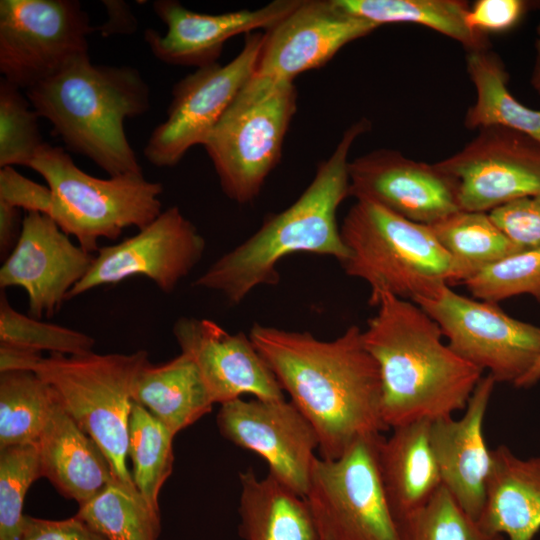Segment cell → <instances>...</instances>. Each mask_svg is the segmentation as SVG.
I'll list each match as a JSON object with an SVG mask.
<instances>
[{
    "label": "cell",
    "instance_id": "1",
    "mask_svg": "<svg viewBox=\"0 0 540 540\" xmlns=\"http://www.w3.org/2000/svg\"><path fill=\"white\" fill-rule=\"evenodd\" d=\"M361 329L324 341L309 332L254 324L249 337L282 390L313 426L319 455L340 457L361 437L388 430L381 379Z\"/></svg>",
    "mask_w": 540,
    "mask_h": 540
},
{
    "label": "cell",
    "instance_id": "2",
    "mask_svg": "<svg viewBox=\"0 0 540 540\" xmlns=\"http://www.w3.org/2000/svg\"><path fill=\"white\" fill-rule=\"evenodd\" d=\"M362 332L381 379L388 429L464 410L483 370L442 341L439 325L416 303L382 293Z\"/></svg>",
    "mask_w": 540,
    "mask_h": 540
},
{
    "label": "cell",
    "instance_id": "3",
    "mask_svg": "<svg viewBox=\"0 0 540 540\" xmlns=\"http://www.w3.org/2000/svg\"><path fill=\"white\" fill-rule=\"evenodd\" d=\"M369 128L366 118L350 125L333 153L318 165L314 178L298 199L218 258L194 285L218 292L236 305L257 287L278 284L277 266L287 256L326 255L344 263L349 252L341 237L337 210L349 196L350 150Z\"/></svg>",
    "mask_w": 540,
    "mask_h": 540
},
{
    "label": "cell",
    "instance_id": "4",
    "mask_svg": "<svg viewBox=\"0 0 540 540\" xmlns=\"http://www.w3.org/2000/svg\"><path fill=\"white\" fill-rule=\"evenodd\" d=\"M26 96L68 150L110 177L142 174L124 129L127 118L150 109V89L137 69L93 64L85 54L27 89Z\"/></svg>",
    "mask_w": 540,
    "mask_h": 540
},
{
    "label": "cell",
    "instance_id": "5",
    "mask_svg": "<svg viewBox=\"0 0 540 540\" xmlns=\"http://www.w3.org/2000/svg\"><path fill=\"white\" fill-rule=\"evenodd\" d=\"M340 232L349 252L341 265L349 276L369 284L371 306L382 293L413 302L452 284V260L428 225L378 204L356 201Z\"/></svg>",
    "mask_w": 540,
    "mask_h": 540
},
{
    "label": "cell",
    "instance_id": "6",
    "mask_svg": "<svg viewBox=\"0 0 540 540\" xmlns=\"http://www.w3.org/2000/svg\"><path fill=\"white\" fill-rule=\"evenodd\" d=\"M148 353L63 355L43 357L34 372L54 389L75 423L104 452L114 480L137 489L127 467L129 419L136 375Z\"/></svg>",
    "mask_w": 540,
    "mask_h": 540
},
{
    "label": "cell",
    "instance_id": "7",
    "mask_svg": "<svg viewBox=\"0 0 540 540\" xmlns=\"http://www.w3.org/2000/svg\"><path fill=\"white\" fill-rule=\"evenodd\" d=\"M29 167L52 191L50 218L89 253L98 251L99 239L115 240L132 226L140 230L162 212L163 187L143 174L97 178L81 170L63 148L46 142Z\"/></svg>",
    "mask_w": 540,
    "mask_h": 540
},
{
    "label": "cell",
    "instance_id": "8",
    "mask_svg": "<svg viewBox=\"0 0 540 540\" xmlns=\"http://www.w3.org/2000/svg\"><path fill=\"white\" fill-rule=\"evenodd\" d=\"M296 109L294 82L252 75L240 90L204 145L228 198L246 204L259 195Z\"/></svg>",
    "mask_w": 540,
    "mask_h": 540
},
{
    "label": "cell",
    "instance_id": "9",
    "mask_svg": "<svg viewBox=\"0 0 540 540\" xmlns=\"http://www.w3.org/2000/svg\"><path fill=\"white\" fill-rule=\"evenodd\" d=\"M382 439L367 435L336 459L315 458L304 499L320 540H398L379 466Z\"/></svg>",
    "mask_w": 540,
    "mask_h": 540
},
{
    "label": "cell",
    "instance_id": "10",
    "mask_svg": "<svg viewBox=\"0 0 540 540\" xmlns=\"http://www.w3.org/2000/svg\"><path fill=\"white\" fill-rule=\"evenodd\" d=\"M93 31L76 0H1L2 78L26 90L49 79L88 54Z\"/></svg>",
    "mask_w": 540,
    "mask_h": 540
},
{
    "label": "cell",
    "instance_id": "11",
    "mask_svg": "<svg viewBox=\"0 0 540 540\" xmlns=\"http://www.w3.org/2000/svg\"><path fill=\"white\" fill-rule=\"evenodd\" d=\"M440 327L448 346L498 382L515 384L540 357V327L516 320L496 303L475 301L448 284L413 301Z\"/></svg>",
    "mask_w": 540,
    "mask_h": 540
},
{
    "label": "cell",
    "instance_id": "12",
    "mask_svg": "<svg viewBox=\"0 0 540 540\" xmlns=\"http://www.w3.org/2000/svg\"><path fill=\"white\" fill-rule=\"evenodd\" d=\"M245 36L241 51L229 63L198 68L174 85L167 118L153 130L144 148L152 165L173 167L190 148L205 145L254 73L265 35Z\"/></svg>",
    "mask_w": 540,
    "mask_h": 540
},
{
    "label": "cell",
    "instance_id": "13",
    "mask_svg": "<svg viewBox=\"0 0 540 540\" xmlns=\"http://www.w3.org/2000/svg\"><path fill=\"white\" fill-rule=\"evenodd\" d=\"M435 165L455 181L463 211L490 212L540 194V143L513 129H479L461 150Z\"/></svg>",
    "mask_w": 540,
    "mask_h": 540
},
{
    "label": "cell",
    "instance_id": "14",
    "mask_svg": "<svg viewBox=\"0 0 540 540\" xmlns=\"http://www.w3.org/2000/svg\"><path fill=\"white\" fill-rule=\"evenodd\" d=\"M205 248L206 241L195 225L178 207H170L135 235L100 247L67 300L133 276H144L169 294L200 262Z\"/></svg>",
    "mask_w": 540,
    "mask_h": 540
},
{
    "label": "cell",
    "instance_id": "15",
    "mask_svg": "<svg viewBox=\"0 0 540 540\" xmlns=\"http://www.w3.org/2000/svg\"><path fill=\"white\" fill-rule=\"evenodd\" d=\"M217 426L224 438L262 457L268 473L304 497L319 440L290 400L228 401L221 404Z\"/></svg>",
    "mask_w": 540,
    "mask_h": 540
},
{
    "label": "cell",
    "instance_id": "16",
    "mask_svg": "<svg viewBox=\"0 0 540 540\" xmlns=\"http://www.w3.org/2000/svg\"><path fill=\"white\" fill-rule=\"evenodd\" d=\"M94 257L75 245L52 218L27 212L19 239L0 268V287H21L29 315L51 318L88 272Z\"/></svg>",
    "mask_w": 540,
    "mask_h": 540
},
{
    "label": "cell",
    "instance_id": "17",
    "mask_svg": "<svg viewBox=\"0 0 540 540\" xmlns=\"http://www.w3.org/2000/svg\"><path fill=\"white\" fill-rule=\"evenodd\" d=\"M378 27L344 12L335 0H300L264 33L253 75L294 82L299 74L324 66L344 46Z\"/></svg>",
    "mask_w": 540,
    "mask_h": 540
},
{
    "label": "cell",
    "instance_id": "18",
    "mask_svg": "<svg viewBox=\"0 0 540 540\" xmlns=\"http://www.w3.org/2000/svg\"><path fill=\"white\" fill-rule=\"evenodd\" d=\"M349 196L431 225L460 211L455 181L436 165L377 149L348 164Z\"/></svg>",
    "mask_w": 540,
    "mask_h": 540
},
{
    "label": "cell",
    "instance_id": "19",
    "mask_svg": "<svg viewBox=\"0 0 540 540\" xmlns=\"http://www.w3.org/2000/svg\"><path fill=\"white\" fill-rule=\"evenodd\" d=\"M172 331L181 352L197 364L215 404L242 395L265 400L285 398L249 335L232 334L212 320L194 317L178 318Z\"/></svg>",
    "mask_w": 540,
    "mask_h": 540
},
{
    "label": "cell",
    "instance_id": "20",
    "mask_svg": "<svg viewBox=\"0 0 540 540\" xmlns=\"http://www.w3.org/2000/svg\"><path fill=\"white\" fill-rule=\"evenodd\" d=\"M300 0H275L255 10L207 14L186 9L175 0L153 3L155 14L167 26L160 34L148 28L144 39L153 55L171 65L205 67L217 63L224 44L239 34L268 30L288 15Z\"/></svg>",
    "mask_w": 540,
    "mask_h": 540
},
{
    "label": "cell",
    "instance_id": "21",
    "mask_svg": "<svg viewBox=\"0 0 540 540\" xmlns=\"http://www.w3.org/2000/svg\"><path fill=\"white\" fill-rule=\"evenodd\" d=\"M495 384L490 374L483 376L461 418L446 416L430 422V442L442 486L476 521L484 508L491 466L483 422Z\"/></svg>",
    "mask_w": 540,
    "mask_h": 540
},
{
    "label": "cell",
    "instance_id": "22",
    "mask_svg": "<svg viewBox=\"0 0 540 540\" xmlns=\"http://www.w3.org/2000/svg\"><path fill=\"white\" fill-rule=\"evenodd\" d=\"M42 476L79 506L114 480L110 464L99 445L58 403L38 441Z\"/></svg>",
    "mask_w": 540,
    "mask_h": 540
},
{
    "label": "cell",
    "instance_id": "23",
    "mask_svg": "<svg viewBox=\"0 0 540 540\" xmlns=\"http://www.w3.org/2000/svg\"><path fill=\"white\" fill-rule=\"evenodd\" d=\"M477 522L509 540L533 539L540 530V456L524 460L505 445L491 449L486 499Z\"/></svg>",
    "mask_w": 540,
    "mask_h": 540
},
{
    "label": "cell",
    "instance_id": "24",
    "mask_svg": "<svg viewBox=\"0 0 540 540\" xmlns=\"http://www.w3.org/2000/svg\"><path fill=\"white\" fill-rule=\"evenodd\" d=\"M429 420L392 428L379 448V466L395 523L427 505L442 487Z\"/></svg>",
    "mask_w": 540,
    "mask_h": 540
},
{
    "label": "cell",
    "instance_id": "25",
    "mask_svg": "<svg viewBox=\"0 0 540 540\" xmlns=\"http://www.w3.org/2000/svg\"><path fill=\"white\" fill-rule=\"evenodd\" d=\"M132 398L175 435L209 413L215 404L197 364L183 352L160 365L147 361L136 375Z\"/></svg>",
    "mask_w": 540,
    "mask_h": 540
},
{
    "label": "cell",
    "instance_id": "26",
    "mask_svg": "<svg viewBox=\"0 0 540 540\" xmlns=\"http://www.w3.org/2000/svg\"><path fill=\"white\" fill-rule=\"evenodd\" d=\"M239 532L245 540H320L304 497L270 473L239 474Z\"/></svg>",
    "mask_w": 540,
    "mask_h": 540
},
{
    "label": "cell",
    "instance_id": "27",
    "mask_svg": "<svg viewBox=\"0 0 540 540\" xmlns=\"http://www.w3.org/2000/svg\"><path fill=\"white\" fill-rule=\"evenodd\" d=\"M466 69L475 88V101L464 117L468 129L504 127L540 143V110L523 105L508 89L509 74L502 59L489 48L468 51Z\"/></svg>",
    "mask_w": 540,
    "mask_h": 540
},
{
    "label": "cell",
    "instance_id": "28",
    "mask_svg": "<svg viewBox=\"0 0 540 540\" xmlns=\"http://www.w3.org/2000/svg\"><path fill=\"white\" fill-rule=\"evenodd\" d=\"M344 12L371 21L413 23L457 41L468 51L490 47L488 36L469 27L470 9L462 0H335Z\"/></svg>",
    "mask_w": 540,
    "mask_h": 540
},
{
    "label": "cell",
    "instance_id": "29",
    "mask_svg": "<svg viewBox=\"0 0 540 540\" xmlns=\"http://www.w3.org/2000/svg\"><path fill=\"white\" fill-rule=\"evenodd\" d=\"M428 226L452 260V284L464 283L491 264L524 250L487 212L460 210Z\"/></svg>",
    "mask_w": 540,
    "mask_h": 540
},
{
    "label": "cell",
    "instance_id": "30",
    "mask_svg": "<svg viewBox=\"0 0 540 540\" xmlns=\"http://www.w3.org/2000/svg\"><path fill=\"white\" fill-rule=\"evenodd\" d=\"M57 395L34 371L0 373V448L37 443Z\"/></svg>",
    "mask_w": 540,
    "mask_h": 540
},
{
    "label": "cell",
    "instance_id": "31",
    "mask_svg": "<svg viewBox=\"0 0 540 540\" xmlns=\"http://www.w3.org/2000/svg\"><path fill=\"white\" fill-rule=\"evenodd\" d=\"M106 540H158L159 509L116 480L79 506L75 515Z\"/></svg>",
    "mask_w": 540,
    "mask_h": 540
},
{
    "label": "cell",
    "instance_id": "32",
    "mask_svg": "<svg viewBox=\"0 0 540 540\" xmlns=\"http://www.w3.org/2000/svg\"><path fill=\"white\" fill-rule=\"evenodd\" d=\"M175 434L142 405L133 401L129 419L128 456L140 494L159 509V492L173 470Z\"/></svg>",
    "mask_w": 540,
    "mask_h": 540
},
{
    "label": "cell",
    "instance_id": "33",
    "mask_svg": "<svg viewBox=\"0 0 540 540\" xmlns=\"http://www.w3.org/2000/svg\"><path fill=\"white\" fill-rule=\"evenodd\" d=\"M42 477L37 443L0 448V540H19L23 503L31 484Z\"/></svg>",
    "mask_w": 540,
    "mask_h": 540
},
{
    "label": "cell",
    "instance_id": "34",
    "mask_svg": "<svg viewBox=\"0 0 540 540\" xmlns=\"http://www.w3.org/2000/svg\"><path fill=\"white\" fill-rule=\"evenodd\" d=\"M396 526L398 540H504L483 530L443 486L427 505Z\"/></svg>",
    "mask_w": 540,
    "mask_h": 540
},
{
    "label": "cell",
    "instance_id": "35",
    "mask_svg": "<svg viewBox=\"0 0 540 540\" xmlns=\"http://www.w3.org/2000/svg\"><path fill=\"white\" fill-rule=\"evenodd\" d=\"M0 343L38 352L85 355L93 352L91 336L64 326L44 322L15 310L4 292L0 296Z\"/></svg>",
    "mask_w": 540,
    "mask_h": 540
},
{
    "label": "cell",
    "instance_id": "36",
    "mask_svg": "<svg viewBox=\"0 0 540 540\" xmlns=\"http://www.w3.org/2000/svg\"><path fill=\"white\" fill-rule=\"evenodd\" d=\"M39 115L20 88L0 80V167H29L44 145Z\"/></svg>",
    "mask_w": 540,
    "mask_h": 540
},
{
    "label": "cell",
    "instance_id": "37",
    "mask_svg": "<svg viewBox=\"0 0 540 540\" xmlns=\"http://www.w3.org/2000/svg\"><path fill=\"white\" fill-rule=\"evenodd\" d=\"M463 284L485 302L497 303L519 294H530L540 302V248L509 255Z\"/></svg>",
    "mask_w": 540,
    "mask_h": 540
},
{
    "label": "cell",
    "instance_id": "38",
    "mask_svg": "<svg viewBox=\"0 0 540 540\" xmlns=\"http://www.w3.org/2000/svg\"><path fill=\"white\" fill-rule=\"evenodd\" d=\"M489 215L520 248H540V194L508 202L490 211Z\"/></svg>",
    "mask_w": 540,
    "mask_h": 540
},
{
    "label": "cell",
    "instance_id": "39",
    "mask_svg": "<svg viewBox=\"0 0 540 540\" xmlns=\"http://www.w3.org/2000/svg\"><path fill=\"white\" fill-rule=\"evenodd\" d=\"M0 202L49 217L54 206L53 194L48 186L26 178L11 166L0 169Z\"/></svg>",
    "mask_w": 540,
    "mask_h": 540
},
{
    "label": "cell",
    "instance_id": "40",
    "mask_svg": "<svg viewBox=\"0 0 540 540\" xmlns=\"http://www.w3.org/2000/svg\"><path fill=\"white\" fill-rule=\"evenodd\" d=\"M527 10L522 0H478L470 6L467 24L475 31L488 34L515 27Z\"/></svg>",
    "mask_w": 540,
    "mask_h": 540
},
{
    "label": "cell",
    "instance_id": "41",
    "mask_svg": "<svg viewBox=\"0 0 540 540\" xmlns=\"http://www.w3.org/2000/svg\"><path fill=\"white\" fill-rule=\"evenodd\" d=\"M19 540H106L77 516L47 520L26 515Z\"/></svg>",
    "mask_w": 540,
    "mask_h": 540
},
{
    "label": "cell",
    "instance_id": "42",
    "mask_svg": "<svg viewBox=\"0 0 540 540\" xmlns=\"http://www.w3.org/2000/svg\"><path fill=\"white\" fill-rule=\"evenodd\" d=\"M41 352L7 343H0V373L33 371L42 360Z\"/></svg>",
    "mask_w": 540,
    "mask_h": 540
},
{
    "label": "cell",
    "instance_id": "43",
    "mask_svg": "<svg viewBox=\"0 0 540 540\" xmlns=\"http://www.w3.org/2000/svg\"><path fill=\"white\" fill-rule=\"evenodd\" d=\"M20 209L0 202V254L4 260L16 245L23 219H20Z\"/></svg>",
    "mask_w": 540,
    "mask_h": 540
},
{
    "label": "cell",
    "instance_id": "44",
    "mask_svg": "<svg viewBox=\"0 0 540 540\" xmlns=\"http://www.w3.org/2000/svg\"><path fill=\"white\" fill-rule=\"evenodd\" d=\"M107 9L108 21L98 27L103 35L113 33L130 34L136 29V18L123 1H102Z\"/></svg>",
    "mask_w": 540,
    "mask_h": 540
},
{
    "label": "cell",
    "instance_id": "45",
    "mask_svg": "<svg viewBox=\"0 0 540 540\" xmlns=\"http://www.w3.org/2000/svg\"><path fill=\"white\" fill-rule=\"evenodd\" d=\"M530 85L540 95V21L536 28L535 56L530 74Z\"/></svg>",
    "mask_w": 540,
    "mask_h": 540
},
{
    "label": "cell",
    "instance_id": "46",
    "mask_svg": "<svg viewBox=\"0 0 540 540\" xmlns=\"http://www.w3.org/2000/svg\"><path fill=\"white\" fill-rule=\"evenodd\" d=\"M540 380V357L532 368L514 385L517 387H530Z\"/></svg>",
    "mask_w": 540,
    "mask_h": 540
}]
</instances>
